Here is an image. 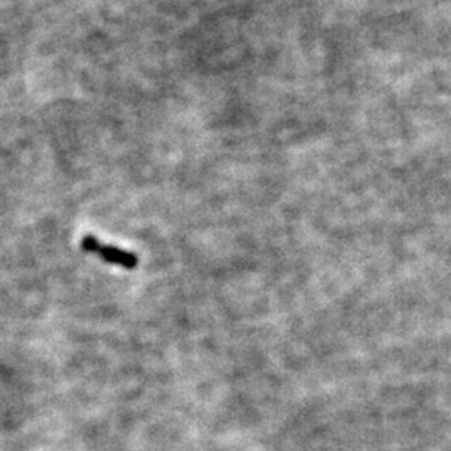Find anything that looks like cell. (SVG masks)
I'll list each match as a JSON object with an SVG mask.
<instances>
[{"instance_id": "1", "label": "cell", "mask_w": 451, "mask_h": 451, "mask_svg": "<svg viewBox=\"0 0 451 451\" xmlns=\"http://www.w3.org/2000/svg\"><path fill=\"white\" fill-rule=\"evenodd\" d=\"M81 250L87 252V254L98 256L99 259L107 262V264L119 266V268L129 271L136 269L139 266V257L134 252H129L116 246H109V244H104L100 239L90 236V234L81 239Z\"/></svg>"}]
</instances>
